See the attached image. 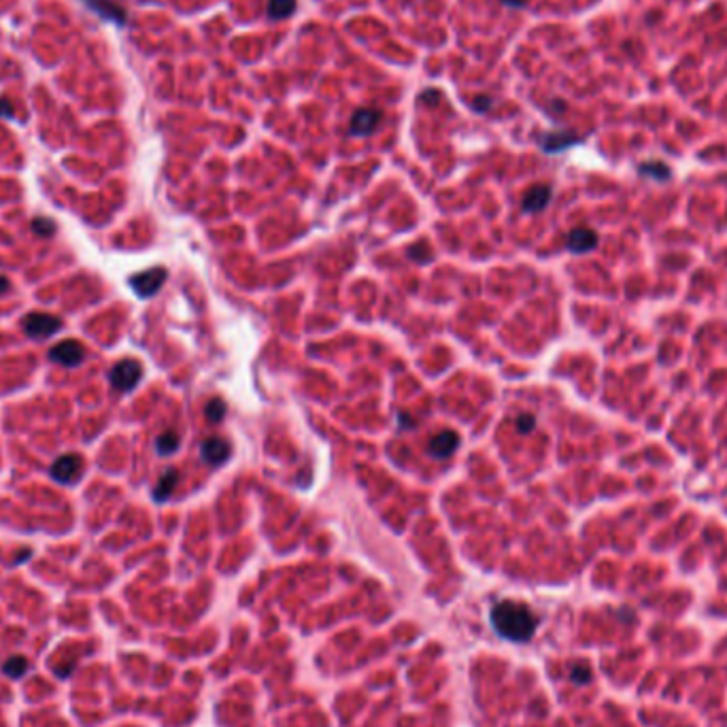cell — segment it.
Segmentation results:
<instances>
[{"instance_id": "obj_4", "label": "cell", "mask_w": 727, "mask_h": 727, "mask_svg": "<svg viewBox=\"0 0 727 727\" xmlns=\"http://www.w3.org/2000/svg\"><path fill=\"white\" fill-rule=\"evenodd\" d=\"M166 275H168L166 268L156 266V268H149V270H145V272L134 275V277L130 279V285H132V290H134L141 298H152V296L160 290L162 285H164Z\"/></svg>"}, {"instance_id": "obj_7", "label": "cell", "mask_w": 727, "mask_h": 727, "mask_svg": "<svg viewBox=\"0 0 727 727\" xmlns=\"http://www.w3.org/2000/svg\"><path fill=\"white\" fill-rule=\"evenodd\" d=\"M200 455H202V462L209 464V466H219L228 460L230 455V445L219 438V436H211L202 442L200 447Z\"/></svg>"}, {"instance_id": "obj_24", "label": "cell", "mask_w": 727, "mask_h": 727, "mask_svg": "<svg viewBox=\"0 0 727 727\" xmlns=\"http://www.w3.org/2000/svg\"><path fill=\"white\" fill-rule=\"evenodd\" d=\"M473 109L479 111V113L489 111V109H491V98H489V96H477V98L473 100Z\"/></svg>"}, {"instance_id": "obj_8", "label": "cell", "mask_w": 727, "mask_h": 727, "mask_svg": "<svg viewBox=\"0 0 727 727\" xmlns=\"http://www.w3.org/2000/svg\"><path fill=\"white\" fill-rule=\"evenodd\" d=\"M458 445H460V436H458L455 432H451V430H445V432L436 434V436L430 440L427 453H430L432 458H436V460H447L449 455L455 453Z\"/></svg>"}, {"instance_id": "obj_20", "label": "cell", "mask_w": 727, "mask_h": 727, "mask_svg": "<svg viewBox=\"0 0 727 727\" xmlns=\"http://www.w3.org/2000/svg\"><path fill=\"white\" fill-rule=\"evenodd\" d=\"M570 681H572L574 685H587V683L591 681V670H589V666H585V663L572 666V670H570Z\"/></svg>"}, {"instance_id": "obj_21", "label": "cell", "mask_w": 727, "mask_h": 727, "mask_svg": "<svg viewBox=\"0 0 727 727\" xmlns=\"http://www.w3.org/2000/svg\"><path fill=\"white\" fill-rule=\"evenodd\" d=\"M32 230L41 237H49V234L56 232V224L47 217H36V219H32Z\"/></svg>"}, {"instance_id": "obj_2", "label": "cell", "mask_w": 727, "mask_h": 727, "mask_svg": "<svg viewBox=\"0 0 727 727\" xmlns=\"http://www.w3.org/2000/svg\"><path fill=\"white\" fill-rule=\"evenodd\" d=\"M143 377V366L137 360H122L119 364H115L111 368V385L119 392H130L139 385Z\"/></svg>"}, {"instance_id": "obj_3", "label": "cell", "mask_w": 727, "mask_h": 727, "mask_svg": "<svg viewBox=\"0 0 727 727\" xmlns=\"http://www.w3.org/2000/svg\"><path fill=\"white\" fill-rule=\"evenodd\" d=\"M60 327H62V320L54 317V315H47V313H30L21 322V330L30 338H36V340L54 336Z\"/></svg>"}, {"instance_id": "obj_17", "label": "cell", "mask_w": 727, "mask_h": 727, "mask_svg": "<svg viewBox=\"0 0 727 727\" xmlns=\"http://www.w3.org/2000/svg\"><path fill=\"white\" fill-rule=\"evenodd\" d=\"M296 0H270L268 2V15L272 19H285L294 13Z\"/></svg>"}, {"instance_id": "obj_18", "label": "cell", "mask_w": 727, "mask_h": 727, "mask_svg": "<svg viewBox=\"0 0 727 727\" xmlns=\"http://www.w3.org/2000/svg\"><path fill=\"white\" fill-rule=\"evenodd\" d=\"M641 172L643 174H648L653 179H668L670 177V168L661 162H648V164H643L641 166Z\"/></svg>"}, {"instance_id": "obj_28", "label": "cell", "mask_w": 727, "mask_h": 727, "mask_svg": "<svg viewBox=\"0 0 727 727\" xmlns=\"http://www.w3.org/2000/svg\"><path fill=\"white\" fill-rule=\"evenodd\" d=\"M502 2H504L506 6H523L528 0H502Z\"/></svg>"}, {"instance_id": "obj_23", "label": "cell", "mask_w": 727, "mask_h": 727, "mask_svg": "<svg viewBox=\"0 0 727 727\" xmlns=\"http://www.w3.org/2000/svg\"><path fill=\"white\" fill-rule=\"evenodd\" d=\"M534 425H536V417H534L532 412H521V415L517 417V430H519L521 434H530V432L534 430Z\"/></svg>"}, {"instance_id": "obj_25", "label": "cell", "mask_w": 727, "mask_h": 727, "mask_svg": "<svg viewBox=\"0 0 727 727\" xmlns=\"http://www.w3.org/2000/svg\"><path fill=\"white\" fill-rule=\"evenodd\" d=\"M438 98H440V94L436 89H425L421 94V102L423 104H438Z\"/></svg>"}, {"instance_id": "obj_5", "label": "cell", "mask_w": 727, "mask_h": 727, "mask_svg": "<svg viewBox=\"0 0 727 727\" xmlns=\"http://www.w3.org/2000/svg\"><path fill=\"white\" fill-rule=\"evenodd\" d=\"M83 475V460L79 455L75 453H69V455H62L54 462L51 466V477L58 481V483L71 485L77 483L79 477Z\"/></svg>"}, {"instance_id": "obj_12", "label": "cell", "mask_w": 727, "mask_h": 727, "mask_svg": "<svg viewBox=\"0 0 727 727\" xmlns=\"http://www.w3.org/2000/svg\"><path fill=\"white\" fill-rule=\"evenodd\" d=\"M549 200H551V187L549 185H534L523 198V209L528 213H538L549 204Z\"/></svg>"}, {"instance_id": "obj_14", "label": "cell", "mask_w": 727, "mask_h": 727, "mask_svg": "<svg viewBox=\"0 0 727 727\" xmlns=\"http://www.w3.org/2000/svg\"><path fill=\"white\" fill-rule=\"evenodd\" d=\"M177 483H179V473H177L174 468L166 470V473H164V475L160 477L158 485H156V489H154V500H156V502H164V500H168V498H170V493L174 491Z\"/></svg>"}, {"instance_id": "obj_6", "label": "cell", "mask_w": 727, "mask_h": 727, "mask_svg": "<svg viewBox=\"0 0 727 727\" xmlns=\"http://www.w3.org/2000/svg\"><path fill=\"white\" fill-rule=\"evenodd\" d=\"M83 357H85L83 345H81L79 340H73V338L54 345L51 351H49V360H51V362H56V364H60V366H71V368H73V366H79Z\"/></svg>"}, {"instance_id": "obj_10", "label": "cell", "mask_w": 727, "mask_h": 727, "mask_svg": "<svg viewBox=\"0 0 727 727\" xmlns=\"http://www.w3.org/2000/svg\"><path fill=\"white\" fill-rule=\"evenodd\" d=\"M94 13H98L100 17L109 19V21H115L119 26L126 24V9L122 4H117L115 0H83Z\"/></svg>"}, {"instance_id": "obj_15", "label": "cell", "mask_w": 727, "mask_h": 727, "mask_svg": "<svg viewBox=\"0 0 727 727\" xmlns=\"http://www.w3.org/2000/svg\"><path fill=\"white\" fill-rule=\"evenodd\" d=\"M30 663L24 655H11L4 663H2V672L11 678H21L28 672Z\"/></svg>"}, {"instance_id": "obj_29", "label": "cell", "mask_w": 727, "mask_h": 727, "mask_svg": "<svg viewBox=\"0 0 727 727\" xmlns=\"http://www.w3.org/2000/svg\"><path fill=\"white\" fill-rule=\"evenodd\" d=\"M400 425H402V427H408V425H415V421H410V419L406 417V412H400Z\"/></svg>"}, {"instance_id": "obj_19", "label": "cell", "mask_w": 727, "mask_h": 727, "mask_svg": "<svg viewBox=\"0 0 727 727\" xmlns=\"http://www.w3.org/2000/svg\"><path fill=\"white\" fill-rule=\"evenodd\" d=\"M204 415H207V419L211 421V423H219L222 419H224V415H226V404H224V400H211V402L207 404V408H204Z\"/></svg>"}, {"instance_id": "obj_9", "label": "cell", "mask_w": 727, "mask_h": 727, "mask_svg": "<svg viewBox=\"0 0 727 727\" xmlns=\"http://www.w3.org/2000/svg\"><path fill=\"white\" fill-rule=\"evenodd\" d=\"M381 122V113L375 109H360L351 119V134L353 137H368L377 130Z\"/></svg>"}, {"instance_id": "obj_27", "label": "cell", "mask_w": 727, "mask_h": 727, "mask_svg": "<svg viewBox=\"0 0 727 727\" xmlns=\"http://www.w3.org/2000/svg\"><path fill=\"white\" fill-rule=\"evenodd\" d=\"M9 290H11V283H9V279L0 275V294H4V292H9Z\"/></svg>"}, {"instance_id": "obj_22", "label": "cell", "mask_w": 727, "mask_h": 727, "mask_svg": "<svg viewBox=\"0 0 727 727\" xmlns=\"http://www.w3.org/2000/svg\"><path fill=\"white\" fill-rule=\"evenodd\" d=\"M408 257L415 259V262H419V264H425V262H430L432 251L427 249V244H417V247L408 249Z\"/></svg>"}, {"instance_id": "obj_16", "label": "cell", "mask_w": 727, "mask_h": 727, "mask_svg": "<svg viewBox=\"0 0 727 727\" xmlns=\"http://www.w3.org/2000/svg\"><path fill=\"white\" fill-rule=\"evenodd\" d=\"M179 445H181V438H179V434L172 432V430L164 432L162 436L156 438V451H158L160 455H172V453L179 449Z\"/></svg>"}, {"instance_id": "obj_1", "label": "cell", "mask_w": 727, "mask_h": 727, "mask_svg": "<svg viewBox=\"0 0 727 727\" xmlns=\"http://www.w3.org/2000/svg\"><path fill=\"white\" fill-rule=\"evenodd\" d=\"M491 625L506 641L528 643L538 628V617L525 604L504 600L491 608Z\"/></svg>"}, {"instance_id": "obj_11", "label": "cell", "mask_w": 727, "mask_h": 727, "mask_svg": "<svg viewBox=\"0 0 727 727\" xmlns=\"http://www.w3.org/2000/svg\"><path fill=\"white\" fill-rule=\"evenodd\" d=\"M595 244H598V234L589 228H574L565 239V247L572 253H589L591 249H595Z\"/></svg>"}, {"instance_id": "obj_13", "label": "cell", "mask_w": 727, "mask_h": 727, "mask_svg": "<svg viewBox=\"0 0 727 727\" xmlns=\"http://www.w3.org/2000/svg\"><path fill=\"white\" fill-rule=\"evenodd\" d=\"M578 143L576 137L568 134V132H560V134H545L540 139V147L547 152V154H558V152H564L565 147Z\"/></svg>"}, {"instance_id": "obj_26", "label": "cell", "mask_w": 727, "mask_h": 727, "mask_svg": "<svg viewBox=\"0 0 727 727\" xmlns=\"http://www.w3.org/2000/svg\"><path fill=\"white\" fill-rule=\"evenodd\" d=\"M0 117H13V107L9 100H0Z\"/></svg>"}]
</instances>
